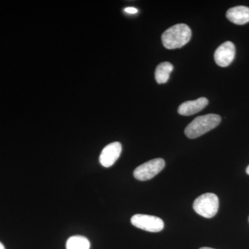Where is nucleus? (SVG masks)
<instances>
[{
	"mask_svg": "<svg viewBox=\"0 0 249 249\" xmlns=\"http://www.w3.org/2000/svg\"><path fill=\"white\" fill-rule=\"evenodd\" d=\"M124 12L127 13L129 14H136L139 12L138 9L134 7H127L125 8L124 10Z\"/></svg>",
	"mask_w": 249,
	"mask_h": 249,
	"instance_id": "obj_12",
	"label": "nucleus"
},
{
	"mask_svg": "<svg viewBox=\"0 0 249 249\" xmlns=\"http://www.w3.org/2000/svg\"><path fill=\"white\" fill-rule=\"evenodd\" d=\"M122 152V145L119 142H113L103 148L100 155L101 164L106 168H109L120 157Z\"/></svg>",
	"mask_w": 249,
	"mask_h": 249,
	"instance_id": "obj_7",
	"label": "nucleus"
},
{
	"mask_svg": "<svg viewBox=\"0 0 249 249\" xmlns=\"http://www.w3.org/2000/svg\"><path fill=\"white\" fill-rule=\"evenodd\" d=\"M221 121L222 118L217 114H209L198 116L187 126L185 129V134L189 139L198 138L215 128Z\"/></svg>",
	"mask_w": 249,
	"mask_h": 249,
	"instance_id": "obj_2",
	"label": "nucleus"
},
{
	"mask_svg": "<svg viewBox=\"0 0 249 249\" xmlns=\"http://www.w3.org/2000/svg\"><path fill=\"white\" fill-rule=\"evenodd\" d=\"M246 172H247V175H249V165L247 168V170H246Z\"/></svg>",
	"mask_w": 249,
	"mask_h": 249,
	"instance_id": "obj_14",
	"label": "nucleus"
},
{
	"mask_svg": "<svg viewBox=\"0 0 249 249\" xmlns=\"http://www.w3.org/2000/svg\"><path fill=\"white\" fill-rule=\"evenodd\" d=\"M227 18L229 21L243 25L249 22V8L245 6H238L231 8L227 12Z\"/></svg>",
	"mask_w": 249,
	"mask_h": 249,
	"instance_id": "obj_9",
	"label": "nucleus"
},
{
	"mask_svg": "<svg viewBox=\"0 0 249 249\" xmlns=\"http://www.w3.org/2000/svg\"><path fill=\"white\" fill-rule=\"evenodd\" d=\"M165 165V160L163 159H154L137 167L134 170V177L139 181H147L162 171Z\"/></svg>",
	"mask_w": 249,
	"mask_h": 249,
	"instance_id": "obj_4",
	"label": "nucleus"
},
{
	"mask_svg": "<svg viewBox=\"0 0 249 249\" xmlns=\"http://www.w3.org/2000/svg\"><path fill=\"white\" fill-rule=\"evenodd\" d=\"M131 223L134 227L148 232H160L164 228V222L160 218L147 214H134L131 218Z\"/></svg>",
	"mask_w": 249,
	"mask_h": 249,
	"instance_id": "obj_5",
	"label": "nucleus"
},
{
	"mask_svg": "<svg viewBox=\"0 0 249 249\" xmlns=\"http://www.w3.org/2000/svg\"><path fill=\"white\" fill-rule=\"evenodd\" d=\"M173 71V65L169 62L160 63L155 71V79L158 84H164L169 80L170 73Z\"/></svg>",
	"mask_w": 249,
	"mask_h": 249,
	"instance_id": "obj_10",
	"label": "nucleus"
},
{
	"mask_svg": "<svg viewBox=\"0 0 249 249\" xmlns=\"http://www.w3.org/2000/svg\"><path fill=\"white\" fill-rule=\"evenodd\" d=\"M199 249H214L212 248H209V247H201V248Z\"/></svg>",
	"mask_w": 249,
	"mask_h": 249,
	"instance_id": "obj_15",
	"label": "nucleus"
},
{
	"mask_svg": "<svg viewBox=\"0 0 249 249\" xmlns=\"http://www.w3.org/2000/svg\"><path fill=\"white\" fill-rule=\"evenodd\" d=\"M191 28L185 24H175L167 29L162 35L161 40L165 48H181L191 40Z\"/></svg>",
	"mask_w": 249,
	"mask_h": 249,
	"instance_id": "obj_1",
	"label": "nucleus"
},
{
	"mask_svg": "<svg viewBox=\"0 0 249 249\" xmlns=\"http://www.w3.org/2000/svg\"><path fill=\"white\" fill-rule=\"evenodd\" d=\"M0 249H5L4 245L0 242Z\"/></svg>",
	"mask_w": 249,
	"mask_h": 249,
	"instance_id": "obj_13",
	"label": "nucleus"
},
{
	"mask_svg": "<svg viewBox=\"0 0 249 249\" xmlns=\"http://www.w3.org/2000/svg\"></svg>",
	"mask_w": 249,
	"mask_h": 249,
	"instance_id": "obj_16",
	"label": "nucleus"
},
{
	"mask_svg": "<svg viewBox=\"0 0 249 249\" xmlns=\"http://www.w3.org/2000/svg\"><path fill=\"white\" fill-rule=\"evenodd\" d=\"M219 199L213 193H205L198 196L193 203L195 211L205 218L213 217L219 209Z\"/></svg>",
	"mask_w": 249,
	"mask_h": 249,
	"instance_id": "obj_3",
	"label": "nucleus"
},
{
	"mask_svg": "<svg viewBox=\"0 0 249 249\" xmlns=\"http://www.w3.org/2000/svg\"><path fill=\"white\" fill-rule=\"evenodd\" d=\"M66 247L67 249H89L90 242L83 236H72L67 240Z\"/></svg>",
	"mask_w": 249,
	"mask_h": 249,
	"instance_id": "obj_11",
	"label": "nucleus"
},
{
	"mask_svg": "<svg viewBox=\"0 0 249 249\" xmlns=\"http://www.w3.org/2000/svg\"><path fill=\"white\" fill-rule=\"evenodd\" d=\"M209 104V100L205 97L198 98L195 101L183 103L178 108V113L183 116H191L196 114L204 109Z\"/></svg>",
	"mask_w": 249,
	"mask_h": 249,
	"instance_id": "obj_8",
	"label": "nucleus"
},
{
	"mask_svg": "<svg viewBox=\"0 0 249 249\" xmlns=\"http://www.w3.org/2000/svg\"><path fill=\"white\" fill-rule=\"evenodd\" d=\"M235 55V45L230 41L219 46L214 54V61L219 67H226L233 61Z\"/></svg>",
	"mask_w": 249,
	"mask_h": 249,
	"instance_id": "obj_6",
	"label": "nucleus"
}]
</instances>
